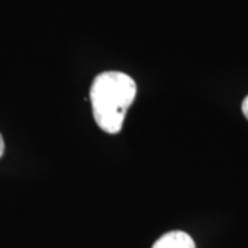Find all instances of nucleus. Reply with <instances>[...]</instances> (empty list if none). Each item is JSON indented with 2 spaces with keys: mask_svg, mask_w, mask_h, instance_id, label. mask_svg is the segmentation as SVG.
Masks as SVG:
<instances>
[{
  "mask_svg": "<svg viewBox=\"0 0 248 248\" xmlns=\"http://www.w3.org/2000/svg\"><path fill=\"white\" fill-rule=\"evenodd\" d=\"M3 153H4V141H3V138L0 135V157L3 156Z\"/></svg>",
  "mask_w": 248,
  "mask_h": 248,
  "instance_id": "obj_4",
  "label": "nucleus"
},
{
  "mask_svg": "<svg viewBox=\"0 0 248 248\" xmlns=\"http://www.w3.org/2000/svg\"><path fill=\"white\" fill-rule=\"evenodd\" d=\"M137 95V84L123 72L99 73L90 90L93 115L101 130L117 134L123 127L127 109Z\"/></svg>",
  "mask_w": 248,
  "mask_h": 248,
  "instance_id": "obj_1",
  "label": "nucleus"
},
{
  "mask_svg": "<svg viewBox=\"0 0 248 248\" xmlns=\"http://www.w3.org/2000/svg\"><path fill=\"white\" fill-rule=\"evenodd\" d=\"M152 248H196L193 239L181 231L169 232L163 234Z\"/></svg>",
  "mask_w": 248,
  "mask_h": 248,
  "instance_id": "obj_2",
  "label": "nucleus"
},
{
  "mask_svg": "<svg viewBox=\"0 0 248 248\" xmlns=\"http://www.w3.org/2000/svg\"><path fill=\"white\" fill-rule=\"evenodd\" d=\"M241 110H243V113H244V116L247 117L248 120V95L244 98V101H243V104H241Z\"/></svg>",
  "mask_w": 248,
  "mask_h": 248,
  "instance_id": "obj_3",
  "label": "nucleus"
}]
</instances>
